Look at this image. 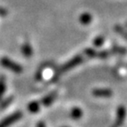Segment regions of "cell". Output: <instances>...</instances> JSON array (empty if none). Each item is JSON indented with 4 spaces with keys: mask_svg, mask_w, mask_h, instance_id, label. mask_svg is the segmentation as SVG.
Returning <instances> with one entry per match:
<instances>
[{
    "mask_svg": "<svg viewBox=\"0 0 127 127\" xmlns=\"http://www.w3.org/2000/svg\"><path fill=\"white\" fill-rule=\"evenodd\" d=\"M21 52L26 58H30L32 56V54H33V50H32V47L30 46V44L28 43V42H26L22 45Z\"/></svg>",
    "mask_w": 127,
    "mask_h": 127,
    "instance_id": "obj_7",
    "label": "cell"
},
{
    "mask_svg": "<svg viewBox=\"0 0 127 127\" xmlns=\"http://www.w3.org/2000/svg\"><path fill=\"white\" fill-rule=\"evenodd\" d=\"M92 20H93V17L88 12H84L79 17V21L82 25H88L92 22Z\"/></svg>",
    "mask_w": 127,
    "mask_h": 127,
    "instance_id": "obj_8",
    "label": "cell"
},
{
    "mask_svg": "<svg viewBox=\"0 0 127 127\" xmlns=\"http://www.w3.org/2000/svg\"><path fill=\"white\" fill-rule=\"evenodd\" d=\"M0 64L3 67L6 68V69L10 70L11 71L14 72V73H20L22 72V67L19 64L15 63L12 60L9 59L7 58H2L0 59Z\"/></svg>",
    "mask_w": 127,
    "mask_h": 127,
    "instance_id": "obj_1",
    "label": "cell"
},
{
    "mask_svg": "<svg viewBox=\"0 0 127 127\" xmlns=\"http://www.w3.org/2000/svg\"><path fill=\"white\" fill-rule=\"evenodd\" d=\"M109 56V53L107 51H101L99 53H97L96 58H106Z\"/></svg>",
    "mask_w": 127,
    "mask_h": 127,
    "instance_id": "obj_16",
    "label": "cell"
},
{
    "mask_svg": "<svg viewBox=\"0 0 127 127\" xmlns=\"http://www.w3.org/2000/svg\"><path fill=\"white\" fill-rule=\"evenodd\" d=\"M83 115V111L79 107H75L71 109V113H70V116H71V118L73 119H79Z\"/></svg>",
    "mask_w": 127,
    "mask_h": 127,
    "instance_id": "obj_9",
    "label": "cell"
},
{
    "mask_svg": "<svg viewBox=\"0 0 127 127\" xmlns=\"http://www.w3.org/2000/svg\"><path fill=\"white\" fill-rule=\"evenodd\" d=\"M22 116H23V114H22L21 111H16L9 117L3 119L2 121L0 122V127H9L12 124L18 122L22 117Z\"/></svg>",
    "mask_w": 127,
    "mask_h": 127,
    "instance_id": "obj_2",
    "label": "cell"
},
{
    "mask_svg": "<svg viewBox=\"0 0 127 127\" xmlns=\"http://www.w3.org/2000/svg\"><path fill=\"white\" fill-rule=\"evenodd\" d=\"M115 31L117 32V33H118L120 35L123 36L125 40H127V31H125V30L122 27L117 26H117L115 27Z\"/></svg>",
    "mask_w": 127,
    "mask_h": 127,
    "instance_id": "obj_12",
    "label": "cell"
},
{
    "mask_svg": "<svg viewBox=\"0 0 127 127\" xmlns=\"http://www.w3.org/2000/svg\"><path fill=\"white\" fill-rule=\"evenodd\" d=\"M125 117H126V109L124 106H119L117 110V119L116 123L113 125V127H120L123 125L125 121Z\"/></svg>",
    "mask_w": 127,
    "mask_h": 127,
    "instance_id": "obj_4",
    "label": "cell"
},
{
    "mask_svg": "<svg viewBox=\"0 0 127 127\" xmlns=\"http://www.w3.org/2000/svg\"><path fill=\"white\" fill-rule=\"evenodd\" d=\"M85 54L89 58H96V56H97V53L92 49H87L85 50Z\"/></svg>",
    "mask_w": 127,
    "mask_h": 127,
    "instance_id": "obj_14",
    "label": "cell"
},
{
    "mask_svg": "<svg viewBox=\"0 0 127 127\" xmlns=\"http://www.w3.org/2000/svg\"><path fill=\"white\" fill-rule=\"evenodd\" d=\"M64 127H67V126H64Z\"/></svg>",
    "mask_w": 127,
    "mask_h": 127,
    "instance_id": "obj_18",
    "label": "cell"
},
{
    "mask_svg": "<svg viewBox=\"0 0 127 127\" xmlns=\"http://www.w3.org/2000/svg\"><path fill=\"white\" fill-rule=\"evenodd\" d=\"M93 95L96 97H110L112 91L108 88H96L93 90Z\"/></svg>",
    "mask_w": 127,
    "mask_h": 127,
    "instance_id": "obj_5",
    "label": "cell"
},
{
    "mask_svg": "<svg viewBox=\"0 0 127 127\" xmlns=\"http://www.w3.org/2000/svg\"><path fill=\"white\" fill-rule=\"evenodd\" d=\"M4 92H5V79L4 76H1L0 77V100L2 99Z\"/></svg>",
    "mask_w": 127,
    "mask_h": 127,
    "instance_id": "obj_11",
    "label": "cell"
},
{
    "mask_svg": "<svg viewBox=\"0 0 127 127\" xmlns=\"http://www.w3.org/2000/svg\"><path fill=\"white\" fill-rule=\"evenodd\" d=\"M28 109L29 112H31L33 114L37 113L40 109L39 102H37V101H32V102H30L28 105Z\"/></svg>",
    "mask_w": 127,
    "mask_h": 127,
    "instance_id": "obj_10",
    "label": "cell"
},
{
    "mask_svg": "<svg viewBox=\"0 0 127 127\" xmlns=\"http://www.w3.org/2000/svg\"><path fill=\"white\" fill-rule=\"evenodd\" d=\"M81 62H82L81 56H79V55L75 56L73 58H71L70 61H68L66 64H64V65L62 66L60 71H61L62 72H64V71H69L70 69H71V68H74L75 66L79 65Z\"/></svg>",
    "mask_w": 127,
    "mask_h": 127,
    "instance_id": "obj_3",
    "label": "cell"
},
{
    "mask_svg": "<svg viewBox=\"0 0 127 127\" xmlns=\"http://www.w3.org/2000/svg\"><path fill=\"white\" fill-rule=\"evenodd\" d=\"M114 52H117V53H120V54H125L126 53V50L125 48H121V47H116L113 49Z\"/></svg>",
    "mask_w": 127,
    "mask_h": 127,
    "instance_id": "obj_15",
    "label": "cell"
},
{
    "mask_svg": "<svg viewBox=\"0 0 127 127\" xmlns=\"http://www.w3.org/2000/svg\"><path fill=\"white\" fill-rule=\"evenodd\" d=\"M103 42H104V37L101 35L97 36V37L94 40V44H95V46H96V47H101L103 44Z\"/></svg>",
    "mask_w": 127,
    "mask_h": 127,
    "instance_id": "obj_13",
    "label": "cell"
},
{
    "mask_svg": "<svg viewBox=\"0 0 127 127\" xmlns=\"http://www.w3.org/2000/svg\"><path fill=\"white\" fill-rule=\"evenodd\" d=\"M56 96H57V94L56 93H51V94H50V95H48L47 96H45V97L42 99V105L45 106V107L50 106V104L55 101Z\"/></svg>",
    "mask_w": 127,
    "mask_h": 127,
    "instance_id": "obj_6",
    "label": "cell"
},
{
    "mask_svg": "<svg viewBox=\"0 0 127 127\" xmlns=\"http://www.w3.org/2000/svg\"><path fill=\"white\" fill-rule=\"evenodd\" d=\"M36 127H46V126H45V124H44L43 122H39V123L37 124V126Z\"/></svg>",
    "mask_w": 127,
    "mask_h": 127,
    "instance_id": "obj_17",
    "label": "cell"
}]
</instances>
